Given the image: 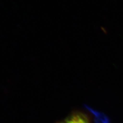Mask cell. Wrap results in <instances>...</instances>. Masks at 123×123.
Segmentation results:
<instances>
[{
    "label": "cell",
    "instance_id": "cell-2",
    "mask_svg": "<svg viewBox=\"0 0 123 123\" xmlns=\"http://www.w3.org/2000/svg\"><path fill=\"white\" fill-rule=\"evenodd\" d=\"M91 111L92 112H93V113L95 115L96 123H108V120L104 115L100 114L99 113L96 112L95 111L93 110Z\"/></svg>",
    "mask_w": 123,
    "mask_h": 123
},
{
    "label": "cell",
    "instance_id": "cell-1",
    "mask_svg": "<svg viewBox=\"0 0 123 123\" xmlns=\"http://www.w3.org/2000/svg\"><path fill=\"white\" fill-rule=\"evenodd\" d=\"M58 123H90V121L86 114L76 111Z\"/></svg>",
    "mask_w": 123,
    "mask_h": 123
}]
</instances>
